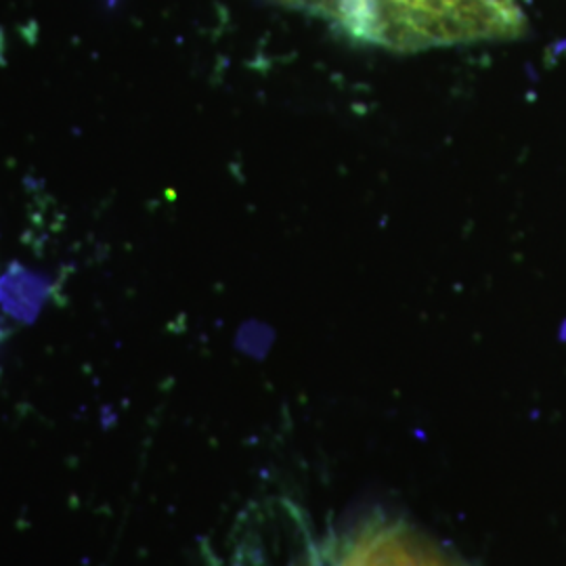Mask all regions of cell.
<instances>
[{"instance_id":"cell-1","label":"cell","mask_w":566,"mask_h":566,"mask_svg":"<svg viewBox=\"0 0 566 566\" xmlns=\"http://www.w3.org/2000/svg\"><path fill=\"white\" fill-rule=\"evenodd\" d=\"M353 41L399 53L521 36L516 0H280Z\"/></svg>"}]
</instances>
